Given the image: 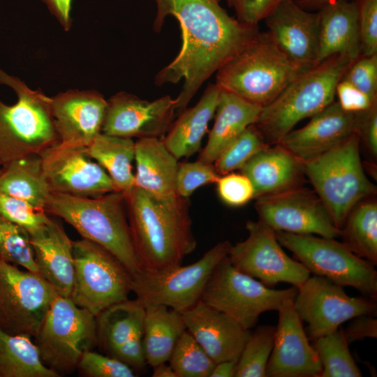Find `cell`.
<instances>
[{
    "instance_id": "1",
    "label": "cell",
    "mask_w": 377,
    "mask_h": 377,
    "mask_svg": "<svg viewBox=\"0 0 377 377\" xmlns=\"http://www.w3.org/2000/svg\"><path fill=\"white\" fill-rule=\"evenodd\" d=\"M154 29L161 30L168 15L175 17L182 30V43L174 60L156 75L157 86L183 80L175 99L180 114L202 84L222 66L256 40L258 25L242 23L230 16L221 0H154Z\"/></svg>"
},
{
    "instance_id": "2",
    "label": "cell",
    "mask_w": 377,
    "mask_h": 377,
    "mask_svg": "<svg viewBox=\"0 0 377 377\" xmlns=\"http://www.w3.org/2000/svg\"><path fill=\"white\" fill-rule=\"evenodd\" d=\"M131 237L141 271L181 265L195 251L188 198H158L134 186L125 194Z\"/></svg>"
},
{
    "instance_id": "3",
    "label": "cell",
    "mask_w": 377,
    "mask_h": 377,
    "mask_svg": "<svg viewBox=\"0 0 377 377\" xmlns=\"http://www.w3.org/2000/svg\"><path fill=\"white\" fill-rule=\"evenodd\" d=\"M45 210L64 219L82 239L112 253L133 276L141 272L124 193L114 191L92 198L52 193Z\"/></svg>"
},
{
    "instance_id": "4",
    "label": "cell",
    "mask_w": 377,
    "mask_h": 377,
    "mask_svg": "<svg viewBox=\"0 0 377 377\" xmlns=\"http://www.w3.org/2000/svg\"><path fill=\"white\" fill-rule=\"evenodd\" d=\"M353 61L343 54L327 58L302 73L263 107L255 125L265 142L278 144L300 121L334 102L337 84Z\"/></svg>"
},
{
    "instance_id": "5",
    "label": "cell",
    "mask_w": 377,
    "mask_h": 377,
    "mask_svg": "<svg viewBox=\"0 0 377 377\" xmlns=\"http://www.w3.org/2000/svg\"><path fill=\"white\" fill-rule=\"evenodd\" d=\"M306 70L292 62L267 31L260 32L254 42L216 72L215 84L263 108Z\"/></svg>"
},
{
    "instance_id": "6",
    "label": "cell",
    "mask_w": 377,
    "mask_h": 377,
    "mask_svg": "<svg viewBox=\"0 0 377 377\" xmlns=\"http://www.w3.org/2000/svg\"><path fill=\"white\" fill-rule=\"evenodd\" d=\"M360 141L358 133H354L325 153L300 161L339 230L353 207L376 192L364 170Z\"/></svg>"
},
{
    "instance_id": "7",
    "label": "cell",
    "mask_w": 377,
    "mask_h": 377,
    "mask_svg": "<svg viewBox=\"0 0 377 377\" xmlns=\"http://www.w3.org/2000/svg\"><path fill=\"white\" fill-rule=\"evenodd\" d=\"M0 84L12 88L17 96L11 105L0 100L1 165L27 156L40 155L58 143L51 98L31 89L1 68Z\"/></svg>"
},
{
    "instance_id": "8",
    "label": "cell",
    "mask_w": 377,
    "mask_h": 377,
    "mask_svg": "<svg viewBox=\"0 0 377 377\" xmlns=\"http://www.w3.org/2000/svg\"><path fill=\"white\" fill-rule=\"evenodd\" d=\"M34 341L47 368L59 376L69 374L83 353L98 345L96 316L70 297L57 295Z\"/></svg>"
},
{
    "instance_id": "9",
    "label": "cell",
    "mask_w": 377,
    "mask_h": 377,
    "mask_svg": "<svg viewBox=\"0 0 377 377\" xmlns=\"http://www.w3.org/2000/svg\"><path fill=\"white\" fill-rule=\"evenodd\" d=\"M274 232L280 244L290 250L310 273L377 300L375 266L355 254L342 242L315 235Z\"/></svg>"
},
{
    "instance_id": "10",
    "label": "cell",
    "mask_w": 377,
    "mask_h": 377,
    "mask_svg": "<svg viewBox=\"0 0 377 377\" xmlns=\"http://www.w3.org/2000/svg\"><path fill=\"white\" fill-rule=\"evenodd\" d=\"M297 292L293 286L279 290L264 285L236 269L227 256L213 271L201 301L251 330L263 313L277 311L285 300L294 299Z\"/></svg>"
},
{
    "instance_id": "11",
    "label": "cell",
    "mask_w": 377,
    "mask_h": 377,
    "mask_svg": "<svg viewBox=\"0 0 377 377\" xmlns=\"http://www.w3.org/2000/svg\"><path fill=\"white\" fill-rule=\"evenodd\" d=\"M231 244L220 242L195 263L133 276L132 292L144 306L164 305L181 313L201 300L205 287L218 264L228 255Z\"/></svg>"
},
{
    "instance_id": "12",
    "label": "cell",
    "mask_w": 377,
    "mask_h": 377,
    "mask_svg": "<svg viewBox=\"0 0 377 377\" xmlns=\"http://www.w3.org/2000/svg\"><path fill=\"white\" fill-rule=\"evenodd\" d=\"M74 282L70 298L97 316L108 307L126 300L133 276L112 253L82 239L73 242Z\"/></svg>"
},
{
    "instance_id": "13",
    "label": "cell",
    "mask_w": 377,
    "mask_h": 377,
    "mask_svg": "<svg viewBox=\"0 0 377 377\" xmlns=\"http://www.w3.org/2000/svg\"><path fill=\"white\" fill-rule=\"evenodd\" d=\"M55 289L38 273L0 259V328L34 337L54 297Z\"/></svg>"
},
{
    "instance_id": "14",
    "label": "cell",
    "mask_w": 377,
    "mask_h": 377,
    "mask_svg": "<svg viewBox=\"0 0 377 377\" xmlns=\"http://www.w3.org/2000/svg\"><path fill=\"white\" fill-rule=\"evenodd\" d=\"M297 288L294 308L308 324L307 336L311 341L336 331L355 316L376 315V299L351 297L343 287L325 277L309 276Z\"/></svg>"
},
{
    "instance_id": "15",
    "label": "cell",
    "mask_w": 377,
    "mask_h": 377,
    "mask_svg": "<svg viewBox=\"0 0 377 377\" xmlns=\"http://www.w3.org/2000/svg\"><path fill=\"white\" fill-rule=\"evenodd\" d=\"M248 237L231 245L228 258L240 272L272 288L285 282L298 287L309 276V271L298 260L288 256L275 232L262 221H248Z\"/></svg>"
},
{
    "instance_id": "16",
    "label": "cell",
    "mask_w": 377,
    "mask_h": 377,
    "mask_svg": "<svg viewBox=\"0 0 377 377\" xmlns=\"http://www.w3.org/2000/svg\"><path fill=\"white\" fill-rule=\"evenodd\" d=\"M256 199L259 220L274 231L340 237V230L314 191L301 185Z\"/></svg>"
},
{
    "instance_id": "17",
    "label": "cell",
    "mask_w": 377,
    "mask_h": 377,
    "mask_svg": "<svg viewBox=\"0 0 377 377\" xmlns=\"http://www.w3.org/2000/svg\"><path fill=\"white\" fill-rule=\"evenodd\" d=\"M40 156L52 193L92 198L116 191L110 177L88 155L86 147L58 142Z\"/></svg>"
},
{
    "instance_id": "18",
    "label": "cell",
    "mask_w": 377,
    "mask_h": 377,
    "mask_svg": "<svg viewBox=\"0 0 377 377\" xmlns=\"http://www.w3.org/2000/svg\"><path fill=\"white\" fill-rule=\"evenodd\" d=\"M107 101L102 133L114 136L163 139L176 114L170 96L148 101L121 91Z\"/></svg>"
},
{
    "instance_id": "19",
    "label": "cell",
    "mask_w": 377,
    "mask_h": 377,
    "mask_svg": "<svg viewBox=\"0 0 377 377\" xmlns=\"http://www.w3.org/2000/svg\"><path fill=\"white\" fill-rule=\"evenodd\" d=\"M293 298L287 299L278 311L274 346L267 367V377H319L322 364L311 345L297 313Z\"/></svg>"
},
{
    "instance_id": "20",
    "label": "cell",
    "mask_w": 377,
    "mask_h": 377,
    "mask_svg": "<svg viewBox=\"0 0 377 377\" xmlns=\"http://www.w3.org/2000/svg\"><path fill=\"white\" fill-rule=\"evenodd\" d=\"M51 100L60 144L87 147L102 133L108 101L100 92L70 89Z\"/></svg>"
},
{
    "instance_id": "21",
    "label": "cell",
    "mask_w": 377,
    "mask_h": 377,
    "mask_svg": "<svg viewBox=\"0 0 377 377\" xmlns=\"http://www.w3.org/2000/svg\"><path fill=\"white\" fill-rule=\"evenodd\" d=\"M264 20L267 32L292 62L305 69L317 64L318 11H309L293 0H284Z\"/></svg>"
},
{
    "instance_id": "22",
    "label": "cell",
    "mask_w": 377,
    "mask_h": 377,
    "mask_svg": "<svg viewBox=\"0 0 377 377\" xmlns=\"http://www.w3.org/2000/svg\"><path fill=\"white\" fill-rule=\"evenodd\" d=\"M362 112H346L334 101L310 117L304 127L290 131L278 144L299 161L309 160L358 133Z\"/></svg>"
},
{
    "instance_id": "23",
    "label": "cell",
    "mask_w": 377,
    "mask_h": 377,
    "mask_svg": "<svg viewBox=\"0 0 377 377\" xmlns=\"http://www.w3.org/2000/svg\"><path fill=\"white\" fill-rule=\"evenodd\" d=\"M182 315L186 330L215 363L237 360L251 333L201 300Z\"/></svg>"
},
{
    "instance_id": "24",
    "label": "cell",
    "mask_w": 377,
    "mask_h": 377,
    "mask_svg": "<svg viewBox=\"0 0 377 377\" xmlns=\"http://www.w3.org/2000/svg\"><path fill=\"white\" fill-rule=\"evenodd\" d=\"M38 274L61 296L70 297L74 282L73 241L62 225L50 219L30 234Z\"/></svg>"
},
{
    "instance_id": "25",
    "label": "cell",
    "mask_w": 377,
    "mask_h": 377,
    "mask_svg": "<svg viewBox=\"0 0 377 377\" xmlns=\"http://www.w3.org/2000/svg\"><path fill=\"white\" fill-rule=\"evenodd\" d=\"M318 48L316 63L335 54L355 60L362 54L356 1L337 0L318 10Z\"/></svg>"
},
{
    "instance_id": "26",
    "label": "cell",
    "mask_w": 377,
    "mask_h": 377,
    "mask_svg": "<svg viewBox=\"0 0 377 377\" xmlns=\"http://www.w3.org/2000/svg\"><path fill=\"white\" fill-rule=\"evenodd\" d=\"M240 171L250 179L254 198L301 186L304 175L300 161L279 144L261 149Z\"/></svg>"
},
{
    "instance_id": "27",
    "label": "cell",
    "mask_w": 377,
    "mask_h": 377,
    "mask_svg": "<svg viewBox=\"0 0 377 377\" xmlns=\"http://www.w3.org/2000/svg\"><path fill=\"white\" fill-rule=\"evenodd\" d=\"M262 108L221 89L213 127L198 160L213 164L249 126L256 124Z\"/></svg>"
},
{
    "instance_id": "28",
    "label": "cell",
    "mask_w": 377,
    "mask_h": 377,
    "mask_svg": "<svg viewBox=\"0 0 377 377\" xmlns=\"http://www.w3.org/2000/svg\"><path fill=\"white\" fill-rule=\"evenodd\" d=\"M135 186L149 194L166 198L176 194L179 162L162 139L140 138L135 142Z\"/></svg>"
},
{
    "instance_id": "29",
    "label": "cell",
    "mask_w": 377,
    "mask_h": 377,
    "mask_svg": "<svg viewBox=\"0 0 377 377\" xmlns=\"http://www.w3.org/2000/svg\"><path fill=\"white\" fill-rule=\"evenodd\" d=\"M221 91L216 84H209L195 106L178 114L162 139L177 160L199 151L209 122L214 116Z\"/></svg>"
},
{
    "instance_id": "30",
    "label": "cell",
    "mask_w": 377,
    "mask_h": 377,
    "mask_svg": "<svg viewBox=\"0 0 377 377\" xmlns=\"http://www.w3.org/2000/svg\"><path fill=\"white\" fill-rule=\"evenodd\" d=\"M186 327L180 312L164 305L145 307L142 341L147 364L151 367L168 361Z\"/></svg>"
},
{
    "instance_id": "31",
    "label": "cell",
    "mask_w": 377,
    "mask_h": 377,
    "mask_svg": "<svg viewBox=\"0 0 377 377\" xmlns=\"http://www.w3.org/2000/svg\"><path fill=\"white\" fill-rule=\"evenodd\" d=\"M0 191L45 210L52 192L40 155L22 157L2 166Z\"/></svg>"
},
{
    "instance_id": "32",
    "label": "cell",
    "mask_w": 377,
    "mask_h": 377,
    "mask_svg": "<svg viewBox=\"0 0 377 377\" xmlns=\"http://www.w3.org/2000/svg\"><path fill=\"white\" fill-rule=\"evenodd\" d=\"M86 150L110 177L116 191L126 194L135 186V175L132 170L135 142L132 138L101 133Z\"/></svg>"
},
{
    "instance_id": "33",
    "label": "cell",
    "mask_w": 377,
    "mask_h": 377,
    "mask_svg": "<svg viewBox=\"0 0 377 377\" xmlns=\"http://www.w3.org/2000/svg\"><path fill=\"white\" fill-rule=\"evenodd\" d=\"M145 307L137 300L116 303L96 316L98 345L108 355L142 331Z\"/></svg>"
},
{
    "instance_id": "34",
    "label": "cell",
    "mask_w": 377,
    "mask_h": 377,
    "mask_svg": "<svg viewBox=\"0 0 377 377\" xmlns=\"http://www.w3.org/2000/svg\"><path fill=\"white\" fill-rule=\"evenodd\" d=\"M0 377H59L41 361L31 337L0 328Z\"/></svg>"
},
{
    "instance_id": "35",
    "label": "cell",
    "mask_w": 377,
    "mask_h": 377,
    "mask_svg": "<svg viewBox=\"0 0 377 377\" xmlns=\"http://www.w3.org/2000/svg\"><path fill=\"white\" fill-rule=\"evenodd\" d=\"M372 197L358 202L340 230L342 242L355 254L377 265V202Z\"/></svg>"
},
{
    "instance_id": "36",
    "label": "cell",
    "mask_w": 377,
    "mask_h": 377,
    "mask_svg": "<svg viewBox=\"0 0 377 377\" xmlns=\"http://www.w3.org/2000/svg\"><path fill=\"white\" fill-rule=\"evenodd\" d=\"M343 327L313 340L322 364L319 377H360L361 371L348 348Z\"/></svg>"
},
{
    "instance_id": "37",
    "label": "cell",
    "mask_w": 377,
    "mask_h": 377,
    "mask_svg": "<svg viewBox=\"0 0 377 377\" xmlns=\"http://www.w3.org/2000/svg\"><path fill=\"white\" fill-rule=\"evenodd\" d=\"M276 327L258 326L246 341L237 360L235 377H265L271 355Z\"/></svg>"
},
{
    "instance_id": "38",
    "label": "cell",
    "mask_w": 377,
    "mask_h": 377,
    "mask_svg": "<svg viewBox=\"0 0 377 377\" xmlns=\"http://www.w3.org/2000/svg\"><path fill=\"white\" fill-rule=\"evenodd\" d=\"M168 362L177 377H210L216 364L187 330L177 340Z\"/></svg>"
},
{
    "instance_id": "39",
    "label": "cell",
    "mask_w": 377,
    "mask_h": 377,
    "mask_svg": "<svg viewBox=\"0 0 377 377\" xmlns=\"http://www.w3.org/2000/svg\"><path fill=\"white\" fill-rule=\"evenodd\" d=\"M0 259L38 273L29 232L1 215Z\"/></svg>"
},
{
    "instance_id": "40",
    "label": "cell",
    "mask_w": 377,
    "mask_h": 377,
    "mask_svg": "<svg viewBox=\"0 0 377 377\" xmlns=\"http://www.w3.org/2000/svg\"><path fill=\"white\" fill-rule=\"evenodd\" d=\"M269 145L255 124L249 126L214 161L220 175L240 168L256 154Z\"/></svg>"
},
{
    "instance_id": "41",
    "label": "cell",
    "mask_w": 377,
    "mask_h": 377,
    "mask_svg": "<svg viewBox=\"0 0 377 377\" xmlns=\"http://www.w3.org/2000/svg\"><path fill=\"white\" fill-rule=\"evenodd\" d=\"M0 215L26 229L29 234L45 226L50 220L45 210L0 191Z\"/></svg>"
},
{
    "instance_id": "42",
    "label": "cell",
    "mask_w": 377,
    "mask_h": 377,
    "mask_svg": "<svg viewBox=\"0 0 377 377\" xmlns=\"http://www.w3.org/2000/svg\"><path fill=\"white\" fill-rule=\"evenodd\" d=\"M220 175L214 164L202 162L179 163L176 177V194L188 198L199 187L216 184Z\"/></svg>"
},
{
    "instance_id": "43",
    "label": "cell",
    "mask_w": 377,
    "mask_h": 377,
    "mask_svg": "<svg viewBox=\"0 0 377 377\" xmlns=\"http://www.w3.org/2000/svg\"><path fill=\"white\" fill-rule=\"evenodd\" d=\"M80 373L87 377H134V371L119 360L85 350L77 364Z\"/></svg>"
},
{
    "instance_id": "44",
    "label": "cell",
    "mask_w": 377,
    "mask_h": 377,
    "mask_svg": "<svg viewBox=\"0 0 377 377\" xmlns=\"http://www.w3.org/2000/svg\"><path fill=\"white\" fill-rule=\"evenodd\" d=\"M341 79L377 100V54H361L352 62Z\"/></svg>"
},
{
    "instance_id": "45",
    "label": "cell",
    "mask_w": 377,
    "mask_h": 377,
    "mask_svg": "<svg viewBox=\"0 0 377 377\" xmlns=\"http://www.w3.org/2000/svg\"><path fill=\"white\" fill-rule=\"evenodd\" d=\"M216 184L219 197L230 206H242L254 198L250 179L241 172L220 175Z\"/></svg>"
},
{
    "instance_id": "46",
    "label": "cell",
    "mask_w": 377,
    "mask_h": 377,
    "mask_svg": "<svg viewBox=\"0 0 377 377\" xmlns=\"http://www.w3.org/2000/svg\"><path fill=\"white\" fill-rule=\"evenodd\" d=\"M362 55L377 54V0H357Z\"/></svg>"
},
{
    "instance_id": "47",
    "label": "cell",
    "mask_w": 377,
    "mask_h": 377,
    "mask_svg": "<svg viewBox=\"0 0 377 377\" xmlns=\"http://www.w3.org/2000/svg\"><path fill=\"white\" fill-rule=\"evenodd\" d=\"M239 22L258 25L284 0H225Z\"/></svg>"
},
{
    "instance_id": "48",
    "label": "cell",
    "mask_w": 377,
    "mask_h": 377,
    "mask_svg": "<svg viewBox=\"0 0 377 377\" xmlns=\"http://www.w3.org/2000/svg\"><path fill=\"white\" fill-rule=\"evenodd\" d=\"M108 355L119 360L133 371H142L147 364L142 341V331L133 334Z\"/></svg>"
},
{
    "instance_id": "49",
    "label": "cell",
    "mask_w": 377,
    "mask_h": 377,
    "mask_svg": "<svg viewBox=\"0 0 377 377\" xmlns=\"http://www.w3.org/2000/svg\"><path fill=\"white\" fill-rule=\"evenodd\" d=\"M336 96L340 107L349 112H364L377 103V100L372 99L343 79H341L337 84Z\"/></svg>"
},
{
    "instance_id": "50",
    "label": "cell",
    "mask_w": 377,
    "mask_h": 377,
    "mask_svg": "<svg viewBox=\"0 0 377 377\" xmlns=\"http://www.w3.org/2000/svg\"><path fill=\"white\" fill-rule=\"evenodd\" d=\"M343 332L348 344L377 337V319L374 315H360L350 320Z\"/></svg>"
},
{
    "instance_id": "51",
    "label": "cell",
    "mask_w": 377,
    "mask_h": 377,
    "mask_svg": "<svg viewBox=\"0 0 377 377\" xmlns=\"http://www.w3.org/2000/svg\"><path fill=\"white\" fill-rule=\"evenodd\" d=\"M360 138H362L372 156L377 155V103L362 113L358 129Z\"/></svg>"
},
{
    "instance_id": "52",
    "label": "cell",
    "mask_w": 377,
    "mask_h": 377,
    "mask_svg": "<svg viewBox=\"0 0 377 377\" xmlns=\"http://www.w3.org/2000/svg\"><path fill=\"white\" fill-rule=\"evenodd\" d=\"M47 7L51 14L63 28L68 31L71 26V5L73 0H40Z\"/></svg>"
},
{
    "instance_id": "53",
    "label": "cell",
    "mask_w": 377,
    "mask_h": 377,
    "mask_svg": "<svg viewBox=\"0 0 377 377\" xmlns=\"http://www.w3.org/2000/svg\"><path fill=\"white\" fill-rule=\"evenodd\" d=\"M237 360H226L216 363L210 377L235 376Z\"/></svg>"
},
{
    "instance_id": "54",
    "label": "cell",
    "mask_w": 377,
    "mask_h": 377,
    "mask_svg": "<svg viewBox=\"0 0 377 377\" xmlns=\"http://www.w3.org/2000/svg\"><path fill=\"white\" fill-rule=\"evenodd\" d=\"M301 8L309 11H318L328 3L337 0H293ZM355 1L357 0H343Z\"/></svg>"
},
{
    "instance_id": "55",
    "label": "cell",
    "mask_w": 377,
    "mask_h": 377,
    "mask_svg": "<svg viewBox=\"0 0 377 377\" xmlns=\"http://www.w3.org/2000/svg\"><path fill=\"white\" fill-rule=\"evenodd\" d=\"M153 368V377H177L169 364L161 363Z\"/></svg>"
},
{
    "instance_id": "56",
    "label": "cell",
    "mask_w": 377,
    "mask_h": 377,
    "mask_svg": "<svg viewBox=\"0 0 377 377\" xmlns=\"http://www.w3.org/2000/svg\"><path fill=\"white\" fill-rule=\"evenodd\" d=\"M1 168H2V166L0 164V173H1Z\"/></svg>"
}]
</instances>
